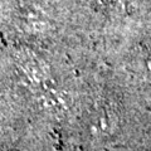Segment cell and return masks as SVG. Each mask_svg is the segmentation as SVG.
<instances>
[{
    "instance_id": "6da1fadb",
    "label": "cell",
    "mask_w": 151,
    "mask_h": 151,
    "mask_svg": "<svg viewBox=\"0 0 151 151\" xmlns=\"http://www.w3.org/2000/svg\"><path fill=\"white\" fill-rule=\"evenodd\" d=\"M145 68H146V70H147V73L151 74V55L145 58Z\"/></svg>"
}]
</instances>
